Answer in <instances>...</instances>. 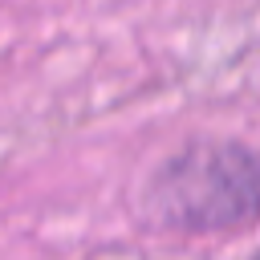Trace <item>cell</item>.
Here are the masks:
<instances>
[{
  "instance_id": "cell-1",
  "label": "cell",
  "mask_w": 260,
  "mask_h": 260,
  "mask_svg": "<svg viewBox=\"0 0 260 260\" xmlns=\"http://www.w3.org/2000/svg\"><path fill=\"white\" fill-rule=\"evenodd\" d=\"M146 215L175 232H240L260 219V150L199 138L162 158L142 191Z\"/></svg>"
}]
</instances>
